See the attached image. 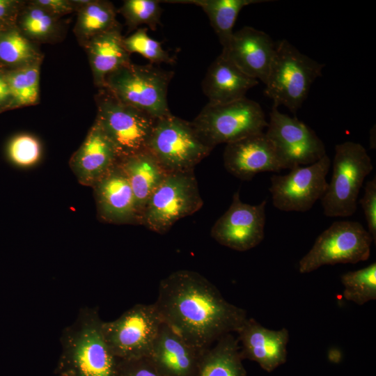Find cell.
Wrapping results in <instances>:
<instances>
[{
  "mask_svg": "<svg viewBox=\"0 0 376 376\" xmlns=\"http://www.w3.org/2000/svg\"><path fill=\"white\" fill-rule=\"evenodd\" d=\"M154 305L163 323L202 350L236 333L248 318L205 277L187 269L175 271L160 281Z\"/></svg>",
  "mask_w": 376,
  "mask_h": 376,
  "instance_id": "obj_1",
  "label": "cell"
},
{
  "mask_svg": "<svg viewBox=\"0 0 376 376\" xmlns=\"http://www.w3.org/2000/svg\"><path fill=\"white\" fill-rule=\"evenodd\" d=\"M97 307L82 308L65 327L54 373L61 376H117L119 359L109 347Z\"/></svg>",
  "mask_w": 376,
  "mask_h": 376,
  "instance_id": "obj_2",
  "label": "cell"
},
{
  "mask_svg": "<svg viewBox=\"0 0 376 376\" xmlns=\"http://www.w3.org/2000/svg\"><path fill=\"white\" fill-rule=\"evenodd\" d=\"M324 67L287 40H281L276 42L264 94L272 100V106H285L295 114L314 81L322 76Z\"/></svg>",
  "mask_w": 376,
  "mask_h": 376,
  "instance_id": "obj_3",
  "label": "cell"
},
{
  "mask_svg": "<svg viewBox=\"0 0 376 376\" xmlns=\"http://www.w3.org/2000/svg\"><path fill=\"white\" fill-rule=\"evenodd\" d=\"M173 72L132 62L111 73L104 88L124 104L158 119L171 113L167 91Z\"/></svg>",
  "mask_w": 376,
  "mask_h": 376,
  "instance_id": "obj_4",
  "label": "cell"
},
{
  "mask_svg": "<svg viewBox=\"0 0 376 376\" xmlns=\"http://www.w3.org/2000/svg\"><path fill=\"white\" fill-rule=\"evenodd\" d=\"M373 169L371 158L361 144L345 141L336 145L331 178L320 199L324 214L352 216L364 180Z\"/></svg>",
  "mask_w": 376,
  "mask_h": 376,
  "instance_id": "obj_5",
  "label": "cell"
},
{
  "mask_svg": "<svg viewBox=\"0 0 376 376\" xmlns=\"http://www.w3.org/2000/svg\"><path fill=\"white\" fill-rule=\"evenodd\" d=\"M191 123L212 149L264 132L268 124L260 105L246 97L226 104L207 103Z\"/></svg>",
  "mask_w": 376,
  "mask_h": 376,
  "instance_id": "obj_6",
  "label": "cell"
},
{
  "mask_svg": "<svg viewBox=\"0 0 376 376\" xmlns=\"http://www.w3.org/2000/svg\"><path fill=\"white\" fill-rule=\"evenodd\" d=\"M96 121L114 146L120 159L147 150L156 118L118 100L107 88L95 95Z\"/></svg>",
  "mask_w": 376,
  "mask_h": 376,
  "instance_id": "obj_7",
  "label": "cell"
},
{
  "mask_svg": "<svg viewBox=\"0 0 376 376\" xmlns=\"http://www.w3.org/2000/svg\"><path fill=\"white\" fill-rule=\"evenodd\" d=\"M147 150L168 172L194 171L212 150L191 122L171 113L156 120Z\"/></svg>",
  "mask_w": 376,
  "mask_h": 376,
  "instance_id": "obj_8",
  "label": "cell"
},
{
  "mask_svg": "<svg viewBox=\"0 0 376 376\" xmlns=\"http://www.w3.org/2000/svg\"><path fill=\"white\" fill-rule=\"evenodd\" d=\"M203 205L194 171L168 173L149 198L141 225L164 234L178 220L194 214Z\"/></svg>",
  "mask_w": 376,
  "mask_h": 376,
  "instance_id": "obj_9",
  "label": "cell"
},
{
  "mask_svg": "<svg viewBox=\"0 0 376 376\" xmlns=\"http://www.w3.org/2000/svg\"><path fill=\"white\" fill-rule=\"evenodd\" d=\"M373 242L371 235L361 223L335 221L318 236L299 261V272L307 274L324 265L365 261L369 258Z\"/></svg>",
  "mask_w": 376,
  "mask_h": 376,
  "instance_id": "obj_10",
  "label": "cell"
},
{
  "mask_svg": "<svg viewBox=\"0 0 376 376\" xmlns=\"http://www.w3.org/2000/svg\"><path fill=\"white\" fill-rule=\"evenodd\" d=\"M162 320L154 304H137L102 323L105 340L118 359L149 357Z\"/></svg>",
  "mask_w": 376,
  "mask_h": 376,
  "instance_id": "obj_11",
  "label": "cell"
},
{
  "mask_svg": "<svg viewBox=\"0 0 376 376\" xmlns=\"http://www.w3.org/2000/svg\"><path fill=\"white\" fill-rule=\"evenodd\" d=\"M330 166L331 159L326 154L311 164L290 169L287 174L272 175L269 191L273 205L284 212H304L311 209L327 191Z\"/></svg>",
  "mask_w": 376,
  "mask_h": 376,
  "instance_id": "obj_12",
  "label": "cell"
},
{
  "mask_svg": "<svg viewBox=\"0 0 376 376\" xmlns=\"http://www.w3.org/2000/svg\"><path fill=\"white\" fill-rule=\"evenodd\" d=\"M266 135L272 142L284 169L311 164L326 155L324 142L297 117L272 106Z\"/></svg>",
  "mask_w": 376,
  "mask_h": 376,
  "instance_id": "obj_13",
  "label": "cell"
},
{
  "mask_svg": "<svg viewBox=\"0 0 376 376\" xmlns=\"http://www.w3.org/2000/svg\"><path fill=\"white\" fill-rule=\"evenodd\" d=\"M266 200L258 205L243 203L240 191L228 210L211 228V237L221 245L238 251L257 246L265 237Z\"/></svg>",
  "mask_w": 376,
  "mask_h": 376,
  "instance_id": "obj_14",
  "label": "cell"
},
{
  "mask_svg": "<svg viewBox=\"0 0 376 376\" xmlns=\"http://www.w3.org/2000/svg\"><path fill=\"white\" fill-rule=\"evenodd\" d=\"M223 159L226 171L242 180H251L260 173H279L284 169L265 132L227 143Z\"/></svg>",
  "mask_w": 376,
  "mask_h": 376,
  "instance_id": "obj_15",
  "label": "cell"
},
{
  "mask_svg": "<svg viewBox=\"0 0 376 376\" xmlns=\"http://www.w3.org/2000/svg\"><path fill=\"white\" fill-rule=\"evenodd\" d=\"M92 189L100 221L112 224L141 225L132 189L118 163Z\"/></svg>",
  "mask_w": 376,
  "mask_h": 376,
  "instance_id": "obj_16",
  "label": "cell"
},
{
  "mask_svg": "<svg viewBox=\"0 0 376 376\" xmlns=\"http://www.w3.org/2000/svg\"><path fill=\"white\" fill-rule=\"evenodd\" d=\"M276 43L265 32L246 26L233 33L221 54L247 76L266 83Z\"/></svg>",
  "mask_w": 376,
  "mask_h": 376,
  "instance_id": "obj_17",
  "label": "cell"
},
{
  "mask_svg": "<svg viewBox=\"0 0 376 376\" xmlns=\"http://www.w3.org/2000/svg\"><path fill=\"white\" fill-rule=\"evenodd\" d=\"M236 334L243 360L255 361L268 373L286 362L289 341L286 328L269 329L247 318Z\"/></svg>",
  "mask_w": 376,
  "mask_h": 376,
  "instance_id": "obj_18",
  "label": "cell"
},
{
  "mask_svg": "<svg viewBox=\"0 0 376 376\" xmlns=\"http://www.w3.org/2000/svg\"><path fill=\"white\" fill-rule=\"evenodd\" d=\"M118 152L96 121L72 154L69 166L81 185L93 187L119 162Z\"/></svg>",
  "mask_w": 376,
  "mask_h": 376,
  "instance_id": "obj_19",
  "label": "cell"
},
{
  "mask_svg": "<svg viewBox=\"0 0 376 376\" xmlns=\"http://www.w3.org/2000/svg\"><path fill=\"white\" fill-rule=\"evenodd\" d=\"M205 352L162 323L148 358L164 376H196Z\"/></svg>",
  "mask_w": 376,
  "mask_h": 376,
  "instance_id": "obj_20",
  "label": "cell"
},
{
  "mask_svg": "<svg viewBox=\"0 0 376 376\" xmlns=\"http://www.w3.org/2000/svg\"><path fill=\"white\" fill-rule=\"evenodd\" d=\"M258 84L257 79L243 73L220 54L209 66L202 88L209 104H220L245 97L247 91Z\"/></svg>",
  "mask_w": 376,
  "mask_h": 376,
  "instance_id": "obj_21",
  "label": "cell"
},
{
  "mask_svg": "<svg viewBox=\"0 0 376 376\" xmlns=\"http://www.w3.org/2000/svg\"><path fill=\"white\" fill-rule=\"evenodd\" d=\"M123 38L121 26H118L91 38L81 45L87 54L93 83L97 88H104L109 74L131 63Z\"/></svg>",
  "mask_w": 376,
  "mask_h": 376,
  "instance_id": "obj_22",
  "label": "cell"
},
{
  "mask_svg": "<svg viewBox=\"0 0 376 376\" xmlns=\"http://www.w3.org/2000/svg\"><path fill=\"white\" fill-rule=\"evenodd\" d=\"M118 164L128 179L141 219L149 198L168 172L148 150L122 158Z\"/></svg>",
  "mask_w": 376,
  "mask_h": 376,
  "instance_id": "obj_23",
  "label": "cell"
},
{
  "mask_svg": "<svg viewBox=\"0 0 376 376\" xmlns=\"http://www.w3.org/2000/svg\"><path fill=\"white\" fill-rule=\"evenodd\" d=\"M78 6L74 33L81 45L91 38L120 24L113 4L106 0H75Z\"/></svg>",
  "mask_w": 376,
  "mask_h": 376,
  "instance_id": "obj_24",
  "label": "cell"
},
{
  "mask_svg": "<svg viewBox=\"0 0 376 376\" xmlns=\"http://www.w3.org/2000/svg\"><path fill=\"white\" fill-rule=\"evenodd\" d=\"M170 3L193 4L201 7L207 15L211 26L226 49L233 35V26L241 10L249 5L269 2V0H173L160 1Z\"/></svg>",
  "mask_w": 376,
  "mask_h": 376,
  "instance_id": "obj_25",
  "label": "cell"
},
{
  "mask_svg": "<svg viewBox=\"0 0 376 376\" xmlns=\"http://www.w3.org/2000/svg\"><path fill=\"white\" fill-rule=\"evenodd\" d=\"M237 338L228 334L203 354L196 376H247Z\"/></svg>",
  "mask_w": 376,
  "mask_h": 376,
  "instance_id": "obj_26",
  "label": "cell"
},
{
  "mask_svg": "<svg viewBox=\"0 0 376 376\" xmlns=\"http://www.w3.org/2000/svg\"><path fill=\"white\" fill-rule=\"evenodd\" d=\"M42 59L43 55L36 43L24 36L18 28H8L0 35L2 63L19 68Z\"/></svg>",
  "mask_w": 376,
  "mask_h": 376,
  "instance_id": "obj_27",
  "label": "cell"
},
{
  "mask_svg": "<svg viewBox=\"0 0 376 376\" xmlns=\"http://www.w3.org/2000/svg\"><path fill=\"white\" fill-rule=\"evenodd\" d=\"M20 14L18 29L32 42H48L58 38L59 18L30 1L23 6Z\"/></svg>",
  "mask_w": 376,
  "mask_h": 376,
  "instance_id": "obj_28",
  "label": "cell"
},
{
  "mask_svg": "<svg viewBox=\"0 0 376 376\" xmlns=\"http://www.w3.org/2000/svg\"><path fill=\"white\" fill-rule=\"evenodd\" d=\"M42 61L15 68L5 74L8 82L12 106H32L40 99V71Z\"/></svg>",
  "mask_w": 376,
  "mask_h": 376,
  "instance_id": "obj_29",
  "label": "cell"
},
{
  "mask_svg": "<svg viewBox=\"0 0 376 376\" xmlns=\"http://www.w3.org/2000/svg\"><path fill=\"white\" fill-rule=\"evenodd\" d=\"M340 281L343 296L347 301L362 306L376 299V263L356 271L343 274Z\"/></svg>",
  "mask_w": 376,
  "mask_h": 376,
  "instance_id": "obj_30",
  "label": "cell"
},
{
  "mask_svg": "<svg viewBox=\"0 0 376 376\" xmlns=\"http://www.w3.org/2000/svg\"><path fill=\"white\" fill-rule=\"evenodd\" d=\"M159 3L157 0H125L118 12L124 17L129 31L137 29L142 24L155 31L161 24Z\"/></svg>",
  "mask_w": 376,
  "mask_h": 376,
  "instance_id": "obj_31",
  "label": "cell"
},
{
  "mask_svg": "<svg viewBox=\"0 0 376 376\" xmlns=\"http://www.w3.org/2000/svg\"><path fill=\"white\" fill-rule=\"evenodd\" d=\"M6 155L8 162L13 166L19 169H29L40 162L42 146L36 136L21 133L8 141Z\"/></svg>",
  "mask_w": 376,
  "mask_h": 376,
  "instance_id": "obj_32",
  "label": "cell"
},
{
  "mask_svg": "<svg viewBox=\"0 0 376 376\" xmlns=\"http://www.w3.org/2000/svg\"><path fill=\"white\" fill-rule=\"evenodd\" d=\"M123 45L131 54L136 53L150 61V64L165 63L173 64L174 58L163 49L162 43L148 34L146 27L137 29L128 37L123 38Z\"/></svg>",
  "mask_w": 376,
  "mask_h": 376,
  "instance_id": "obj_33",
  "label": "cell"
},
{
  "mask_svg": "<svg viewBox=\"0 0 376 376\" xmlns=\"http://www.w3.org/2000/svg\"><path fill=\"white\" fill-rule=\"evenodd\" d=\"M367 224L368 231L371 235L374 243L376 242V178L366 182L364 194L360 199Z\"/></svg>",
  "mask_w": 376,
  "mask_h": 376,
  "instance_id": "obj_34",
  "label": "cell"
},
{
  "mask_svg": "<svg viewBox=\"0 0 376 376\" xmlns=\"http://www.w3.org/2000/svg\"><path fill=\"white\" fill-rule=\"evenodd\" d=\"M117 376H164L148 357L119 359Z\"/></svg>",
  "mask_w": 376,
  "mask_h": 376,
  "instance_id": "obj_35",
  "label": "cell"
},
{
  "mask_svg": "<svg viewBox=\"0 0 376 376\" xmlns=\"http://www.w3.org/2000/svg\"><path fill=\"white\" fill-rule=\"evenodd\" d=\"M29 1L58 18L77 12L78 9L75 0H31Z\"/></svg>",
  "mask_w": 376,
  "mask_h": 376,
  "instance_id": "obj_36",
  "label": "cell"
},
{
  "mask_svg": "<svg viewBox=\"0 0 376 376\" xmlns=\"http://www.w3.org/2000/svg\"><path fill=\"white\" fill-rule=\"evenodd\" d=\"M22 4L20 1L10 0H0V24L3 26L11 20L15 19L17 14H19L20 6Z\"/></svg>",
  "mask_w": 376,
  "mask_h": 376,
  "instance_id": "obj_37",
  "label": "cell"
},
{
  "mask_svg": "<svg viewBox=\"0 0 376 376\" xmlns=\"http://www.w3.org/2000/svg\"><path fill=\"white\" fill-rule=\"evenodd\" d=\"M8 102L11 105L12 99L10 88L5 74L0 73V106Z\"/></svg>",
  "mask_w": 376,
  "mask_h": 376,
  "instance_id": "obj_38",
  "label": "cell"
},
{
  "mask_svg": "<svg viewBox=\"0 0 376 376\" xmlns=\"http://www.w3.org/2000/svg\"><path fill=\"white\" fill-rule=\"evenodd\" d=\"M6 30V29H4V26L0 24V35L1 34L2 32H3L4 31Z\"/></svg>",
  "mask_w": 376,
  "mask_h": 376,
  "instance_id": "obj_39",
  "label": "cell"
},
{
  "mask_svg": "<svg viewBox=\"0 0 376 376\" xmlns=\"http://www.w3.org/2000/svg\"><path fill=\"white\" fill-rule=\"evenodd\" d=\"M56 376H61V375H56Z\"/></svg>",
  "mask_w": 376,
  "mask_h": 376,
  "instance_id": "obj_40",
  "label": "cell"
}]
</instances>
